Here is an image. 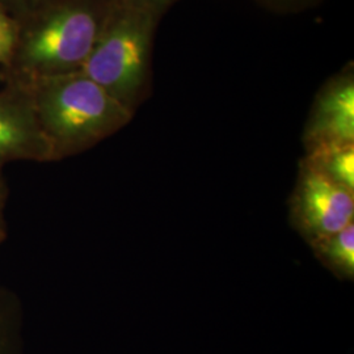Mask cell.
Returning <instances> with one entry per match:
<instances>
[{"label":"cell","mask_w":354,"mask_h":354,"mask_svg":"<svg viewBox=\"0 0 354 354\" xmlns=\"http://www.w3.org/2000/svg\"><path fill=\"white\" fill-rule=\"evenodd\" d=\"M354 143V68L348 64L319 89L304 131V151Z\"/></svg>","instance_id":"8992f818"},{"label":"cell","mask_w":354,"mask_h":354,"mask_svg":"<svg viewBox=\"0 0 354 354\" xmlns=\"http://www.w3.org/2000/svg\"><path fill=\"white\" fill-rule=\"evenodd\" d=\"M302 165L354 193V143L332 145L306 152Z\"/></svg>","instance_id":"52a82bcc"},{"label":"cell","mask_w":354,"mask_h":354,"mask_svg":"<svg viewBox=\"0 0 354 354\" xmlns=\"http://www.w3.org/2000/svg\"><path fill=\"white\" fill-rule=\"evenodd\" d=\"M41 0H0V8H3L13 19H19L32 8H35Z\"/></svg>","instance_id":"4fadbf2b"},{"label":"cell","mask_w":354,"mask_h":354,"mask_svg":"<svg viewBox=\"0 0 354 354\" xmlns=\"http://www.w3.org/2000/svg\"><path fill=\"white\" fill-rule=\"evenodd\" d=\"M16 39V23L11 15L0 8V66L6 67L11 57Z\"/></svg>","instance_id":"30bf717a"},{"label":"cell","mask_w":354,"mask_h":354,"mask_svg":"<svg viewBox=\"0 0 354 354\" xmlns=\"http://www.w3.org/2000/svg\"><path fill=\"white\" fill-rule=\"evenodd\" d=\"M114 4L115 0H41L15 19V48L3 67V82L26 84L80 71Z\"/></svg>","instance_id":"6da1fadb"},{"label":"cell","mask_w":354,"mask_h":354,"mask_svg":"<svg viewBox=\"0 0 354 354\" xmlns=\"http://www.w3.org/2000/svg\"><path fill=\"white\" fill-rule=\"evenodd\" d=\"M15 162L49 163L53 159L29 89L4 83L0 89V172Z\"/></svg>","instance_id":"5b68a950"},{"label":"cell","mask_w":354,"mask_h":354,"mask_svg":"<svg viewBox=\"0 0 354 354\" xmlns=\"http://www.w3.org/2000/svg\"><path fill=\"white\" fill-rule=\"evenodd\" d=\"M10 197V189L0 172V244L7 239L8 235V226H7V203Z\"/></svg>","instance_id":"7c38bea8"},{"label":"cell","mask_w":354,"mask_h":354,"mask_svg":"<svg viewBox=\"0 0 354 354\" xmlns=\"http://www.w3.org/2000/svg\"><path fill=\"white\" fill-rule=\"evenodd\" d=\"M29 89L53 162L95 147L133 120L121 102L82 71L39 77Z\"/></svg>","instance_id":"7a4b0ae2"},{"label":"cell","mask_w":354,"mask_h":354,"mask_svg":"<svg viewBox=\"0 0 354 354\" xmlns=\"http://www.w3.org/2000/svg\"><path fill=\"white\" fill-rule=\"evenodd\" d=\"M263 8L274 13H299L319 6L323 0H253Z\"/></svg>","instance_id":"8fae6325"},{"label":"cell","mask_w":354,"mask_h":354,"mask_svg":"<svg viewBox=\"0 0 354 354\" xmlns=\"http://www.w3.org/2000/svg\"><path fill=\"white\" fill-rule=\"evenodd\" d=\"M317 260L342 279H354V223L311 245Z\"/></svg>","instance_id":"ba28073f"},{"label":"cell","mask_w":354,"mask_h":354,"mask_svg":"<svg viewBox=\"0 0 354 354\" xmlns=\"http://www.w3.org/2000/svg\"><path fill=\"white\" fill-rule=\"evenodd\" d=\"M117 1L133 4V6H136V7L147 10V11H150V12L156 13V15H159V16L163 17V15H165L175 3L180 1V0H117Z\"/></svg>","instance_id":"5bb4252c"},{"label":"cell","mask_w":354,"mask_h":354,"mask_svg":"<svg viewBox=\"0 0 354 354\" xmlns=\"http://www.w3.org/2000/svg\"><path fill=\"white\" fill-rule=\"evenodd\" d=\"M289 207L292 227L310 245L354 222V193L337 187L302 163Z\"/></svg>","instance_id":"277c9868"},{"label":"cell","mask_w":354,"mask_h":354,"mask_svg":"<svg viewBox=\"0 0 354 354\" xmlns=\"http://www.w3.org/2000/svg\"><path fill=\"white\" fill-rule=\"evenodd\" d=\"M0 354H26L24 315L19 297L0 286Z\"/></svg>","instance_id":"9c48e42d"},{"label":"cell","mask_w":354,"mask_h":354,"mask_svg":"<svg viewBox=\"0 0 354 354\" xmlns=\"http://www.w3.org/2000/svg\"><path fill=\"white\" fill-rule=\"evenodd\" d=\"M162 16L117 1L82 73L131 113L151 93L153 39Z\"/></svg>","instance_id":"3957f363"}]
</instances>
